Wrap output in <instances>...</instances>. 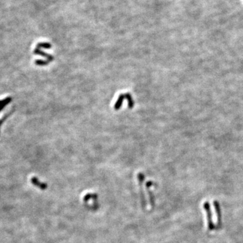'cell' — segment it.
<instances>
[{"mask_svg":"<svg viewBox=\"0 0 243 243\" xmlns=\"http://www.w3.org/2000/svg\"><path fill=\"white\" fill-rule=\"evenodd\" d=\"M124 99H127L128 101V107L130 109H132L133 107H134V101H133L132 96H131V95L130 94V93H125V94H122L120 95L119 96V97H118V100H117L116 104H115L114 105V108L116 110H118V109H120V107L122 106V104L123 103V101Z\"/></svg>","mask_w":243,"mask_h":243,"instance_id":"6da1fadb","label":"cell"},{"mask_svg":"<svg viewBox=\"0 0 243 243\" xmlns=\"http://www.w3.org/2000/svg\"><path fill=\"white\" fill-rule=\"evenodd\" d=\"M203 208L205 210V212L207 213V224H208V230L209 231L214 230L215 228V226L214 225L212 220V213H211V209L210 207V204L209 202L206 201L203 203Z\"/></svg>","mask_w":243,"mask_h":243,"instance_id":"7a4b0ae2","label":"cell"},{"mask_svg":"<svg viewBox=\"0 0 243 243\" xmlns=\"http://www.w3.org/2000/svg\"><path fill=\"white\" fill-rule=\"evenodd\" d=\"M145 180V176L142 173H138V185L140 187V199H141V204L142 208H145L147 205V202H146L145 195L143 192V187H142V182Z\"/></svg>","mask_w":243,"mask_h":243,"instance_id":"3957f363","label":"cell"},{"mask_svg":"<svg viewBox=\"0 0 243 243\" xmlns=\"http://www.w3.org/2000/svg\"><path fill=\"white\" fill-rule=\"evenodd\" d=\"M213 205H214L215 213H216L217 214V227L220 228L221 226H222V211H221L220 203H219L217 201H213Z\"/></svg>","mask_w":243,"mask_h":243,"instance_id":"277c9868","label":"cell"},{"mask_svg":"<svg viewBox=\"0 0 243 243\" xmlns=\"http://www.w3.org/2000/svg\"><path fill=\"white\" fill-rule=\"evenodd\" d=\"M153 185V182H147V184H146V189H147V191L148 193V194H149V199H150V203L151 205L153 206L155 204V198L154 196H153L152 191H151L150 187L151 186Z\"/></svg>","mask_w":243,"mask_h":243,"instance_id":"5b68a950","label":"cell"},{"mask_svg":"<svg viewBox=\"0 0 243 243\" xmlns=\"http://www.w3.org/2000/svg\"><path fill=\"white\" fill-rule=\"evenodd\" d=\"M34 54H35V55H41V56H44V57H46L47 58V59H48V62H52V60H54V58H53V56L46 54V53L43 52V51H41V49H40V48H39V47H36L35 49H34Z\"/></svg>","mask_w":243,"mask_h":243,"instance_id":"8992f818","label":"cell"},{"mask_svg":"<svg viewBox=\"0 0 243 243\" xmlns=\"http://www.w3.org/2000/svg\"><path fill=\"white\" fill-rule=\"evenodd\" d=\"M31 181H32V182H33L34 184H35V185L39 186V188H41V189H45L47 187V185L46 184L41 183V182H40L36 178H32Z\"/></svg>","mask_w":243,"mask_h":243,"instance_id":"52a82bcc","label":"cell"},{"mask_svg":"<svg viewBox=\"0 0 243 243\" xmlns=\"http://www.w3.org/2000/svg\"><path fill=\"white\" fill-rule=\"evenodd\" d=\"M11 101H12V98L11 97H8L2 100V101H0V111L2 110L3 107L6 106Z\"/></svg>","mask_w":243,"mask_h":243,"instance_id":"ba28073f","label":"cell"},{"mask_svg":"<svg viewBox=\"0 0 243 243\" xmlns=\"http://www.w3.org/2000/svg\"><path fill=\"white\" fill-rule=\"evenodd\" d=\"M36 47H39V48L43 47V48H45V49H49L52 47V45L49 43H38L37 45H36Z\"/></svg>","mask_w":243,"mask_h":243,"instance_id":"9c48e42d","label":"cell"},{"mask_svg":"<svg viewBox=\"0 0 243 243\" xmlns=\"http://www.w3.org/2000/svg\"><path fill=\"white\" fill-rule=\"evenodd\" d=\"M35 64L38 66H46L47 64L49 63L48 61H43V60H36L34 62Z\"/></svg>","mask_w":243,"mask_h":243,"instance_id":"30bf717a","label":"cell"}]
</instances>
